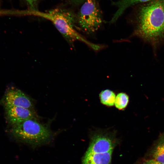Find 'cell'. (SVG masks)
Instances as JSON below:
<instances>
[{
    "label": "cell",
    "mask_w": 164,
    "mask_h": 164,
    "mask_svg": "<svg viewBox=\"0 0 164 164\" xmlns=\"http://www.w3.org/2000/svg\"><path fill=\"white\" fill-rule=\"evenodd\" d=\"M131 37L152 48L155 56L164 47V0H151L140 6L133 23Z\"/></svg>",
    "instance_id": "6da1fadb"
},
{
    "label": "cell",
    "mask_w": 164,
    "mask_h": 164,
    "mask_svg": "<svg viewBox=\"0 0 164 164\" xmlns=\"http://www.w3.org/2000/svg\"><path fill=\"white\" fill-rule=\"evenodd\" d=\"M28 14L29 15L41 17L51 21L67 42L72 46L75 41L79 40L96 51L104 48V45L89 42L77 32V16L71 11L60 8L46 12L40 11L37 9H29Z\"/></svg>",
    "instance_id": "7a4b0ae2"
},
{
    "label": "cell",
    "mask_w": 164,
    "mask_h": 164,
    "mask_svg": "<svg viewBox=\"0 0 164 164\" xmlns=\"http://www.w3.org/2000/svg\"><path fill=\"white\" fill-rule=\"evenodd\" d=\"M10 132L15 139L33 147L47 143L53 136L47 126L35 119H28L12 125Z\"/></svg>",
    "instance_id": "3957f363"
},
{
    "label": "cell",
    "mask_w": 164,
    "mask_h": 164,
    "mask_svg": "<svg viewBox=\"0 0 164 164\" xmlns=\"http://www.w3.org/2000/svg\"><path fill=\"white\" fill-rule=\"evenodd\" d=\"M77 17V29L89 35L93 34L98 30L103 21L96 0H86Z\"/></svg>",
    "instance_id": "277c9868"
},
{
    "label": "cell",
    "mask_w": 164,
    "mask_h": 164,
    "mask_svg": "<svg viewBox=\"0 0 164 164\" xmlns=\"http://www.w3.org/2000/svg\"><path fill=\"white\" fill-rule=\"evenodd\" d=\"M118 140L115 133L108 130H97L91 135L90 142L87 151L102 153L113 151Z\"/></svg>",
    "instance_id": "5b68a950"
},
{
    "label": "cell",
    "mask_w": 164,
    "mask_h": 164,
    "mask_svg": "<svg viewBox=\"0 0 164 164\" xmlns=\"http://www.w3.org/2000/svg\"><path fill=\"white\" fill-rule=\"evenodd\" d=\"M3 102L5 106H17L31 110L33 105L30 98L21 90L14 88H9L5 92Z\"/></svg>",
    "instance_id": "8992f818"
},
{
    "label": "cell",
    "mask_w": 164,
    "mask_h": 164,
    "mask_svg": "<svg viewBox=\"0 0 164 164\" xmlns=\"http://www.w3.org/2000/svg\"><path fill=\"white\" fill-rule=\"evenodd\" d=\"M5 107L7 119L12 125L35 118V115L32 110L20 107Z\"/></svg>",
    "instance_id": "52a82bcc"
},
{
    "label": "cell",
    "mask_w": 164,
    "mask_h": 164,
    "mask_svg": "<svg viewBox=\"0 0 164 164\" xmlns=\"http://www.w3.org/2000/svg\"><path fill=\"white\" fill-rule=\"evenodd\" d=\"M112 152L98 153L87 151L82 159V164H111Z\"/></svg>",
    "instance_id": "ba28073f"
},
{
    "label": "cell",
    "mask_w": 164,
    "mask_h": 164,
    "mask_svg": "<svg viewBox=\"0 0 164 164\" xmlns=\"http://www.w3.org/2000/svg\"><path fill=\"white\" fill-rule=\"evenodd\" d=\"M151 0H118L113 2L112 4L115 6L117 9L111 19L110 23L115 22L122 15L125 10L129 7L136 4L141 3H146Z\"/></svg>",
    "instance_id": "9c48e42d"
},
{
    "label": "cell",
    "mask_w": 164,
    "mask_h": 164,
    "mask_svg": "<svg viewBox=\"0 0 164 164\" xmlns=\"http://www.w3.org/2000/svg\"><path fill=\"white\" fill-rule=\"evenodd\" d=\"M152 159L164 163V134L160 137L152 149Z\"/></svg>",
    "instance_id": "30bf717a"
},
{
    "label": "cell",
    "mask_w": 164,
    "mask_h": 164,
    "mask_svg": "<svg viewBox=\"0 0 164 164\" xmlns=\"http://www.w3.org/2000/svg\"><path fill=\"white\" fill-rule=\"evenodd\" d=\"M102 104L108 106H112L115 104L116 96L114 93L111 90L106 89L102 91L99 94Z\"/></svg>",
    "instance_id": "8fae6325"
},
{
    "label": "cell",
    "mask_w": 164,
    "mask_h": 164,
    "mask_svg": "<svg viewBox=\"0 0 164 164\" xmlns=\"http://www.w3.org/2000/svg\"><path fill=\"white\" fill-rule=\"evenodd\" d=\"M129 101V98L125 93L121 92L118 93L116 97L115 105L120 110H122L127 106Z\"/></svg>",
    "instance_id": "7c38bea8"
},
{
    "label": "cell",
    "mask_w": 164,
    "mask_h": 164,
    "mask_svg": "<svg viewBox=\"0 0 164 164\" xmlns=\"http://www.w3.org/2000/svg\"><path fill=\"white\" fill-rule=\"evenodd\" d=\"M27 4L29 9H36V7L39 0H24Z\"/></svg>",
    "instance_id": "4fadbf2b"
},
{
    "label": "cell",
    "mask_w": 164,
    "mask_h": 164,
    "mask_svg": "<svg viewBox=\"0 0 164 164\" xmlns=\"http://www.w3.org/2000/svg\"><path fill=\"white\" fill-rule=\"evenodd\" d=\"M14 10L0 9V16L14 15Z\"/></svg>",
    "instance_id": "5bb4252c"
},
{
    "label": "cell",
    "mask_w": 164,
    "mask_h": 164,
    "mask_svg": "<svg viewBox=\"0 0 164 164\" xmlns=\"http://www.w3.org/2000/svg\"><path fill=\"white\" fill-rule=\"evenodd\" d=\"M142 164H164V163L160 162L152 159L145 161Z\"/></svg>",
    "instance_id": "9a60e30c"
}]
</instances>
